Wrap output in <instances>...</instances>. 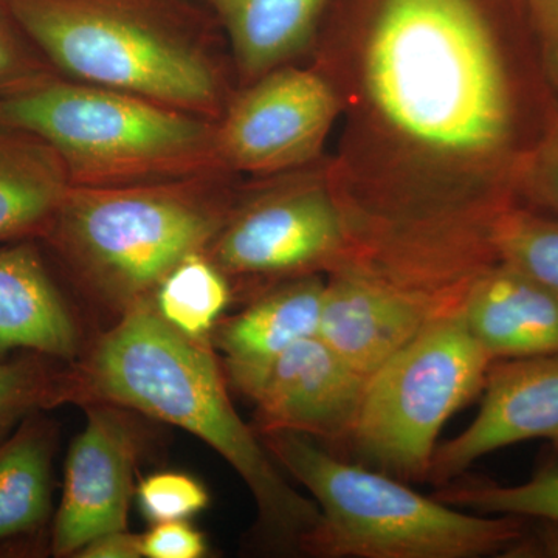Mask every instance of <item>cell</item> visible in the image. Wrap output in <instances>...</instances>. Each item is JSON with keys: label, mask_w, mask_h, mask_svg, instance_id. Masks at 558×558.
<instances>
[{"label": "cell", "mask_w": 558, "mask_h": 558, "mask_svg": "<svg viewBox=\"0 0 558 558\" xmlns=\"http://www.w3.org/2000/svg\"><path fill=\"white\" fill-rule=\"evenodd\" d=\"M351 50L355 121L373 178L336 197L357 266L436 296L497 263L494 227L513 204L517 101L481 0H368Z\"/></svg>", "instance_id": "obj_1"}, {"label": "cell", "mask_w": 558, "mask_h": 558, "mask_svg": "<svg viewBox=\"0 0 558 558\" xmlns=\"http://www.w3.org/2000/svg\"><path fill=\"white\" fill-rule=\"evenodd\" d=\"M73 403L140 411L196 436L240 473L270 546L299 549L319 517L317 502L290 486L258 433L234 410L215 355L171 328L153 301L121 314L81 363L70 365Z\"/></svg>", "instance_id": "obj_2"}, {"label": "cell", "mask_w": 558, "mask_h": 558, "mask_svg": "<svg viewBox=\"0 0 558 558\" xmlns=\"http://www.w3.org/2000/svg\"><path fill=\"white\" fill-rule=\"evenodd\" d=\"M58 68L81 83L215 117V16L194 0H0Z\"/></svg>", "instance_id": "obj_3"}, {"label": "cell", "mask_w": 558, "mask_h": 558, "mask_svg": "<svg viewBox=\"0 0 558 558\" xmlns=\"http://www.w3.org/2000/svg\"><path fill=\"white\" fill-rule=\"evenodd\" d=\"M259 438L279 469L317 502V523L299 545L312 557H501L526 531L524 517L464 512L379 470L333 457L306 436Z\"/></svg>", "instance_id": "obj_4"}, {"label": "cell", "mask_w": 558, "mask_h": 558, "mask_svg": "<svg viewBox=\"0 0 558 558\" xmlns=\"http://www.w3.org/2000/svg\"><path fill=\"white\" fill-rule=\"evenodd\" d=\"M0 119L46 142L75 186H126L211 178L223 167L218 126L204 117L89 83L16 92Z\"/></svg>", "instance_id": "obj_5"}, {"label": "cell", "mask_w": 558, "mask_h": 558, "mask_svg": "<svg viewBox=\"0 0 558 558\" xmlns=\"http://www.w3.org/2000/svg\"><path fill=\"white\" fill-rule=\"evenodd\" d=\"M231 213L199 179L72 185L47 234L86 284L124 314L153 301L183 259L207 253Z\"/></svg>", "instance_id": "obj_6"}, {"label": "cell", "mask_w": 558, "mask_h": 558, "mask_svg": "<svg viewBox=\"0 0 558 558\" xmlns=\"http://www.w3.org/2000/svg\"><path fill=\"white\" fill-rule=\"evenodd\" d=\"M494 362L461 314L432 319L366 379L347 446L366 468L428 481L440 429L483 392Z\"/></svg>", "instance_id": "obj_7"}, {"label": "cell", "mask_w": 558, "mask_h": 558, "mask_svg": "<svg viewBox=\"0 0 558 558\" xmlns=\"http://www.w3.org/2000/svg\"><path fill=\"white\" fill-rule=\"evenodd\" d=\"M207 253L231 277L328 275L347 260V226L329 183H296L233 209Z\"/></svg>", "instance_id": "obj_8"}, {"label": "cell", "mask_w": 558, "mask_h": 558, "mask_svg": "<svg viewBox=\"0 0 558 558\" xmlns=\"http://www.w3.org/2000/svg\"><path fill=\"white\" fill-rule=\"evenodd\" d=\"M341 110L322 70L281 65L231 102L218 126L220 157L252 174L293 170L317 159Z\"/></svg>", "instance_id": "obj_9"}, {"label": "cell", "mask_w": 558, "mask_h": 558, "mask_svg": "<svg viewBox=\"0 0 558 558\" xmlns=\"http://www.w3.org/2000/svg\"><path fill=\"white\" fill-rule=\"evenodd\" d=\"M229 377L252 400L258 436L295 433L333 444H347L368 379L318 336L293 344L260 368Z\"/></svg>", "instance_id": "obj_10"}, {"label": "cell", "mask_w": 558, "mask_h": 558, "mask_svg": "<svg viewBox=\"0 0 558 558\" xmlns=\"http://www.w3.org/2000/svg\"><path fill=\"white\" fill-rule=\"evenodd\" d=\"M137 457V435L119 407L87 403L86 425L70 446L51 524L54 557H76L92 539L128 529Z\"/></svg>", "instance_id": "obj_11"}, {"label": "cell", "mask_w": 558, "mask_h": 558, "mask_svg": "<svg viewBox=\"0 0 558 558\" xmlns=\"http://www.w3.org/2000/svg\"><path fill=\"white\" fill-rule=\"evenodd\" d=\"M475 421L436 449L428 481L442 487L492 451L548 440L558 458V352L495 360Z\"/></svg>", "instance_id": "obj_12"}, {"label": "cell", "mask_w": 558, "mask_h": 558, "mask_svg": "<svg viewBox=\"0 0 558 558\" xmlns=\"http://www.w3.org/2000/svg\"><path fill=\"white\" fill-rule=\"evenodd\" d=\"M435 318L413 296L359 271L337 269L325 279L318 337L369 377Z\"/></svg>", "instance_id": "obj_13"}, {"label": "cell", "mask_w": 558, "mask_h": 558, "mask_svg": "<svg viewBox=\"0 0 558 558\" xmlns=\"http://www.w3.org/2000/svg\"><path fill=\"white\" fill-rule=\"evenodd\" d=\"M461 315L494 360L558 352V293L508 264L498 260L476 279Z\"/></svg>", "instance_id": "obj_14"}, {"label": "cell", "mask_w": 558, "mask_h": 558, "mask_svg": "<svg viewBox=\"0 0 558 558\" xmlns=\"http://www.w3.org/2000/svg\"><path fill=\"white\" fill-rule=\"evenodd\" d=\"M31 351L75 362L80 332L32 245L0 248V354Z\"/></svg>", "instance_id": "obj_15"}, {"label": "cell", "mask_w": 558, "mask_h": 558, "mask_svg": "<svg viewBox=\"0 0 558 558\" xmlns=\"http://www.w3.org/2000/svg\"><path fill=\"white\" fill-rule=\"evenodd\" d=\"M325 279L292 278L220 323L216 343L226 354L229 374L260 368L293 344L317 337Z\"/></svg>", "instance_id": "obj_16"}, {"label": "cell", "mask_w": 558, "mask_h": 558, "mask_svg": "<svg viewBox=\"0 0 558 558\" xmlns=\"http://www.w3.org/2000/svg\"><path fill=\"white\" fill-rule=\"evenodd\" d=\"M229 36L242 76L252 81L306 50L330 0H201Z\"/></svg>", "instance_id": "obj_17"}, {"label": "cell", "mask_w": 558, "mask_h": 558, "mask_svg": "<svg viewBox=\"0 0 558 558\" xmlns=\"http://www.w3.org/2000/svg\"><path fill=\"white\" fill-rule=\"evenodd\" d=\"M57 427L43 411L0 439V546L35 538L53 510Z\"/></svg>", "instance_id": "obj_18"}, {"label": "cell", "mask_w": 558, "mask_h": 558, "mask_svg": "<svg viewBox=\"0 0 558 558\" xmlns=\"http://www.w3.org/2000/svg\"><path fill=\"white\" fill-rule=\"evenodd\" d=\"M70 186L68 168L49 145L0 137V242L49 233Z\"/></svg>", "instance_id": "obj_19"}, {"label": "cell", "mask_w": 558, "mask_h": 558, "mask_svg": "<svg viewBox=\"0 0 558 558\" xmlns=\"http://www.w3.org/2000/svg\"><path fill=\"white\" fill-rule=\"evenodd\" d=\"M226 274L205 253L183 259L154 293V307L171 328L204 339L230 303Z\"/></svg>", "instance_id": "obj_20"}, {"label": "cell", "mask_w": 558, "mask_h": 558, "mask_svg": "<svg viewBox=\"0 0 558 558\" xmlns=\"http://www.w3.org/2000/svg\"><path fill=\"white\" fill-rule=\"evenodd\" d=\"M435 498L484 515H513L558 521V458L550 457L526 483L502 486L488 480H453Z\"/></svg>", "instance_id": "obj_21"}, {"label": "cell", "mask_w": 558, "mask_h": 558, "mask_svg": "<svg viewBox=\"0 0 558 558\" xmlns=\"http://www.w3.org/2000/svg\"><path fill=\"white\" fill-rule=\"evenodd\" d=\"M70 365L38 352L0 354V439L25 417L70 403Z\"/></svg>", "instance_id": "obj_22"}, {"label": "cell", "mask_w": 558, "mask_h": 558, "mask_svg": "<svg viewBox=\"0 0 558 558\" xmlns=\"http://www.w3.org/2000/svg\"><path fill=\"white\" fill-rule=\"evenodd\" d=\"M492 242L499 263L558 293V216L512 205L495 223Z\"/></svg>", "instance_id": "obj_23"}, {"label": "cell", "mask_w": 558, "mask_h": 558, "mask_svg": "<svg viewBox=\"0 0 558 558\" xmlns=\"http://www.w3.org/2000/svg\"><path fill=\"white\" fill-rule=\"evenodd\" d=\"M140 510L153 523L186 521L209 502L207 488L193 476L180 472H159L146 476L137 487Z\"/></svg>", "instance_id": "obj_24"}, {"label": "cell", "mask_w": 558, "mask_h": 558, "mask_svg": "<svg viewBox=\"0 0 558 558\" xmlns=\"http://www.w3.org/2000/svg\"><path fill=\"white\" fill-rule=\"evenodd\" d=\"M517 199L558 216V116L538 142L521 156L513 175Z\"/></svg>", "instance_id": "obj_25"}, {"label": "cell", "mask_w": 558, "mask_h": 558, "mask_svg": "<svg viewBox=\"0 0 558 558\" xmlns=\"http://www.w3.org/2000/svg\"><path fill=\"white\" fill-rule=\"evenodd\" d=\"M143 557L201 558L207 554L204 534L186 521H167L142 535Z\"/></svg>", "instance_id": "obj_26"}, {"label": "cell", "mask_w": 558, "mask_h": 558, "mask_svg": "<svg viewBox=\"0 0 558 558\" xmlns=\"http://www.w3.org/2000/svg\"><path fill=\"white\" fill-rule=\"evenodd\" d=\"M549 78L558 86V0H529Z\"/></svg>", "instance_id": "obj_27"}, {"label": "cell", "mask_w": 558, "mask_h": 558, "mask_svg": "<svg viewBox=\"0 0 558 558\" xmlns=\"http://www.w3.org/2000/svg\"><path fill=\"white\" fill-rule=\"evenodd\" d=\"M526 531L501 557L519 558H558V521L532 519Z\"/></svg>", "instance_id": "obj_28"}, {"label": "cell", "mask_w": 558, "mask_h": 558, "mask_svg": "<svg viewBox=\"0 0 558 558\" xmlns=\"http://www.w3.org/2000/svg\"><path fill=\"white\" fill-rule=\"evenodd\" d=\"M81 558H140L143 557L142 535L131 534L128 529L108 532L92 539L76 554Z\"/></svg>", "instance_id": "obj_29"}, {"label": "cell", "mask_w": 558, "mask_h": 558, "mask_svg": "<svg viewBox=\"0 0 558 558\" xmlns=\"http://www.w3.org/2000/svg\"><path fill=\"white\" fill-rule=\"evenodd\" d=\"M22 62L11 35L0 21V86L20 76Z\"/></svg>", "instance_id": "obj_30"}]
</instances>
